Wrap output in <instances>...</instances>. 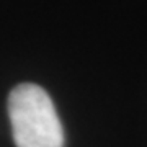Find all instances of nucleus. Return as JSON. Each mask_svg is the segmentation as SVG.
Returning a JSON list of instances; mask_svg holds the SVG:
<instances>
[{
  "mask_svg": "<svg viewBox=\"0 0 147 147\" xmlns=\"http://www.w3.org/2000/svg\"><path fill=\"white\" fill-rule=\"evenodd\" d=\"M8 116L16 147H64L54 103L39 85H16L8 95Z\"/></svg>",
  "mask_w": 147,
  "mask_h": 147,
  "instance_id": "1",
  "label": "nucleus"
}]
</instances>
